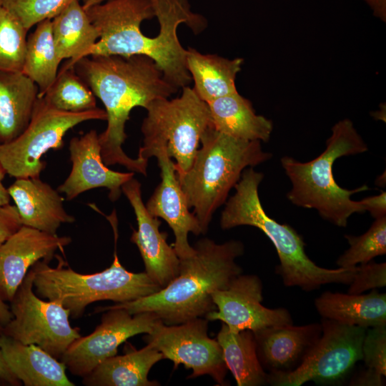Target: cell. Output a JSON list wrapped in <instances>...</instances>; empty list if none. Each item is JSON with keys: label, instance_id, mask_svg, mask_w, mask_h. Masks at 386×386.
Masks as SVG:
<instances>
[{"label": "cell", "instance_id": "21", "mask_svg": "<svg viewBox=\"0 0 386 386\" xmlns=\"http://www.w3.org/2000/svg\"><path fill=\"white\" fill-rule=\"evenodd\" d=\"M0 348L12 373L25 386H74L60 360L35 345H25L1 332Z\"/></svg>", "mask_w": 386, "mask_h": 386}, {"label": "cell", "instance_id": "41", "mask_svg": "<svg viewBox=\"0 0 386 386\" xmlns=\"http://www.w3.org/2000/svg\"><path fill=\"white\" fill-rule=\"evenodd\" d=\"M5 174L6 172L0 164V207L9 204L11 199L8 188H6L2 182Z\"/></svg>", "mask_w": 386, "mask_h": 386}, {"label": "cell", "instance_id": "30", "mask_svg": "<svg viewBox=\"0 0 386 386\" xmlns=\"http://www.w3.org/2000/svg\"><path fill=\"white\" fill-rule=\"evenodd\" d=\"M51 107L69 112L96 108L95 95L74 67L62 68L50 88L42 95Z\"/></svg>", "mask_w": 386, "mask_h": 386}, {"label": "cell", "instance_id": "27", "mask_svg": "<svg viewBox=\"0 0 386 386\" xmlns=\"http://www.w3.org/2000/svg\"><path fill=\"white\" fill-rule=\"evenodd\" d=\"M52 35L56 55L61 61L69 59L62 67L69 69L99 39V33L91 22L79 0L72 1L51 19Z\"/></svg>", "mask_w": 386, "mask_h": 386}, {"label": "cell", "instance_id": "19", "mask_svg": "<svg viewBox=\"0 0 386 386\" xmlns=\"http://www.w3.org/2000/svg\"><path fill=\"white\" fill-rule=\"evenodd\" d=\"M321 335L320 323L272 326L254 332L259 362L269 372L293 370L302 362Z\"/></svg>", "mask_w": 386, "mask_h": 386}, {"label": "cell", "instance_id": "2", "mask_svg": "<svg viewBox=\"0 0 386 386\" xmlns=\"http://www.w3.org/2000/svg\"><path fill=\"white\" fill-rule=\"evenodd\" d=\"M72 67L105 107L107 126L99 134L104 164H119L146 176L148 160L131 158L122 149L127 137L126 123L134 108L146 109L156 99L169 98L178 89L166 80L154 61L144 55L89 56Z\"/></svg>", "mask_w": 386, "mask_h": 386}, {"label": "cell", "instance_id": "34", "mask_svg": "<svg viewBox=\"0 0 386 386\" xmlns=\"http://www.w3.org/2000/svg\"><path fill=\"white\" fill-rule=\"evenodd\" d=\"M362 355L365 367L386 376V326L366 330L362 345Z\"/></svg>", "mask_w": 386, "mask_h": 386}, {"label": "cell", "instance_id": "28", "mask_svg": "<svg viewBox=\"0 0 386 386\" xmlns=\"http://www.w3.org/2000/svg\"><path fill=\"white\" fill-rule=\"evenodd\" d=\"M227 368L238 386H261L268 384L258 359L254 332L249 330L232 332L224 323L217 335Z\"/></svg>", "mask_w": 386, "mask_h": 386}, {"label": "cell", "instance_id": "18", "mask_svg": "<svg viewBox=\"0 0 386 386\" xmlns=\"http://www.w3.org/2000/svg\"><path fill=\"white\" fill-rule=\"evenodd\" d=\"M71 172L57 190L64 193L67 200H72L81 193L104 187L109 191L112 201L117 200L122 185L134 177V172H119L107 167L101 155L99 134L94 129L69 142Z\"/></svg>", "mask_w": 386, "mask_h": 386}, {"label": "cell", "instance_id": "10", "mask_svg": "<svg viewBox=\"0 0 386 386\" xmlns=\"http://www.w3.org/2000/svg\"><path fill=\"white\" fill-rule=\"evenodd\" d=\"M31 268L10 302L11 319L1 332L25 345H35L60 360L69 345L81 337L69 323V310L57 301H44L33 291Z\"/></svg>", "mask_w": 386, "mask_h": 386}, {"label": "cell", "instance_id": "24", "mask_svg": "<svg viewBox=\"0 0 386 386\" xmlns=\"http://www.w3.org/2000/svg\"><path fill=\"white\" fill-rule=\"evenodd\" d=\"M207 104L212 126L218 132L243 140L269 141L273 129L272 122L257 114L252 103L237 91Z\"/></svg>", "mask_w": 386, "mask_h": 386}, {"label": "cell", "instance_id": "8", "mask_svg": "<svg viewBox=\"0 0 386 386\" xmlns=\"http://www.w3.org/2000/svg\"><path fill=\"white\" fill-rule=\"evenodd\" d=\"M145 109L141 127L144 142L138 157L147 159L149 151L165 146L167 154L176 160L177 176H182L191 167L202 134L212 125L208 104L187 86L180 96L156 99Z\"/></svg>", "mask_w": 386, "mask_h": 386}, {"label": "cell", "instance_id": "39", "mask_svg": "<svg viewBox=\"0 0 386 386\" xmlns=\"http://www.w3.org/2000/svg\"><path fill=\"white\" fill-rule=\"evenodd\" d=\"M2 327V325L0 323V330ZM0 380L13 386H19L21 385L20 380H19L16 376L12 373L8 367L2 352L0 348Z\"/></svg>", "mask_w": 386, "mask_h": 386}, {"label": "cell", "instance_id": "35", "mask_svg": "<svg viewBox=\"0 0 386 386\" xmlns=\"http://www.w3.org/2000/svg\"><path fill=\"white\" fill-rule=\"evenodd\" d=\"M348 294H362L365 291L386 286V263L370 261L356 266V271L348 284Z\"/></svg>", "mask_w": 386, "mask_h": 386}, {"label": "cell", "instance_id": "17", "mask_svg": "<svg viewBox=\"0 0 386 386\" xmlns=\"http://www.w3.org/2000/svg\"><path fill=\"white\" fill-rule=\"evenodd\" d=\"M71 238L22 225L0 245V300L9 302L29 269L38 261L49 263Z\"/></svg>", "mask_w": 386, "mask_h": 386}, {"label": "cell", "instance_id": "20", "mask_svg": "<svg viewBox=\"0 0 386 386\" xmlns=\"http://www.w3.org/2000/svg\"><path fill=\"white\" fill-rule=\"evenodd\" d=\"M8 192L24 226L56 234L62 224L75 221L64 209L59 191L39 177L18 178Z\"/></svg>", "mask_w": 386, "mask_h": 386}, {"label": "cell", "instance_id": "26", "mask_svg": "<svg viewBox=\"0 0 386 386\" xmlns=\"http://www.w3.org/2000/svg\"><path fill=\"white\" fill-rule=\"evenodd\" d=\"M243 59H226L204 54L193 48L187 49L186 66L193 80L197 95L207 104L237 92L235 79Z\"/></svg>", "mask_w": 386, "mask_h": 386}, {"label": "cell", "instance_id": "5", "mask_svg": "<svg viewBox=\"0 0 386 386\" xmlns=\"http://www.w3.org/2000/svg\"><path fill=\"white\" fill-rule=\"evenodd\" d=\"M367 149L353 123L348 119L339 121L332 128L325 149L316 158L307 162L287 156L281 158L282 167L292 184L287 199L297 207L315 209L324 219L345 227L352 214L365 212L360 201L352 200L351 196L369 187L365 184L349 190L340 187L334 178L333 164L341 157L362 154Z\"/></svg>", "mask_w": 386, "mask_h": 386}, {"label": "cell", "instance_id": "31", "mask_svg": "<svg viewBox=\"0 0 386 386\" xmlns=\"http://www.w3.org/2000/svg\"><path fill=\"white\" fill-rule=\"evenodd\" d=\"M350 247L336 261L339 267L350 268L369 262L386 254V216L375 219L360 236L345 235Z\"/></svg>", "mask_w": 386, "mask_h": 386}, {"label": "cell", "instance_id": "36", "mask_svg": "<svg viewBox=\"0 0 386 386\" xmlns=\"http://www.w3.org/2000/svg\"><path fill=\"white\" fill-rule=\"evenodd\" d=\"M22 226L15 205L0 207V245Z\"/></svg>", "mask_w": 386, "mask_h": 386}, {"label": "cell", "instance_id": "42", "mask_svg": "<svg viewBox=\"0 0 386 386\" xmlns=\"http://www.w3.org/2000/svg\"><path fill=\"white\" fill-rule=\"evenodd\" d=\"M12 317L10 309L4 303V301L0 300V323L2 325L6 324Z\"/></svg>", "mask_w": 386, "mask_h": 386}, {"label": "cell", "instance_id": "4", "mask_svg": "<svg viewBox=\"0 0 386 386\" xmlns=\"http://www.w3.org/2000/svg\"><path fill=\"white\" fill-rule=\"evenodd\" d=\"M263 178L264 174L253 167L243 171L234 186L235 193L226 201L221 213V228L247 225L260 229L275 247L279 259L275 272L285 287L311 292L330 283L349 284L356 266L328 269L317 265L307 255L302 236L290 225L280 224L266 214L258 193Z\"/></svg>", "mask_w": 386, "mask_h": 386}, {"label": "cell", "instance_id": "37", "mask_svg": "<svg viewBox=\"0 0 386 386\" xmlns=\"http://www.w3.org/2000/svg\"><path fill=\"white\" fill-rule=\"evenodd\" d=\"M384 376L373 370L366 367L357 372L350 380L351 386H383L385 384Z\"/></svg>", "mask_w": 386, "mask_h": 386}, {"label": "cell", "instance_id": "29", "mask_svg": "<svg viewBox=\"0 0 386 386\" xmlns=\"http://www.w3.org/2000/svg\"><path fill=\"white\" fill-rule=\"evenodd\" d=\"M61 63L52 35L51 19L38 24L27 38L22 72L38 86L42 96L52 85Z\"/></svg>", "mask_w": 386, "mask_h": 386}, {"label": "cell", "instance_id": "9", "mask_svg": "<svg viewBox=\"0 0 386 386\" xmlns=\"http://www.w3.org/2000/svg\"><path fill=\"white\" fill-rule=\"evenodd\" d=\"M106 119L104 109L63 112L39 96L26 129L12 141L0 144V164L16 179L37 177L45 167L41 159L43 155L49 149L61 148L69 129L86 121Z\"/></svg>", "mask_w": 386, "mask_h": 386}, {"label": "cell", "instance_id": "3", "mask_svg": "<svg viewBox=\"0 0 386 386\" xmlns=\"http://www.w3.org/2000/svg\"><path fill=\"white\" fill-rule=\"evenodd\" d=\"M191 257L179 259V274L166 287L137 300L114 303L130 314L150 312L168 325L204 317L216 307L212 294L226 288L242 273L236 259L244 251V244L232 239L222 244L209 238L198 240Z\"/></svg>", "mask_w": 386, "mask_h": 386}, {"label": "cell", "instance_id": "11", "mask_svg": "<svg viewBox=\"0 0 386 386\" xmlns=\"http://www.w3.org/2000/svg\"><path fill=\"white\" fill-rule=\"evenodd\" d=\"M322 335L302 362L288 372L268 373L272 386H300L313 381L320 385L342 382L362 360L365 328L322 318Z\"/></svg>", "mask_w": 386, "mask_h": 386}, {"label": "cell", "instance_id": "32", "mask_svg": "<svg viewBox=\"0 0 386 386\" xmlns=\"http://www.w3.org/2000/svg\"><path fill=\"white\" fill-rule=\"evenodd\" d=\"M27 31L10 11L0 6V71L22 72Z\"/></svg>", "mask_w": 386, "mask_h": 386}, {"label": "cell", "instance_id": "40", "mask_svg": "<svg viewBox=\"0 0 386 386\" xmlns=\"http://www.w3.org/2000/svg\"><path fill=\"white\" fill-rule=\"evenodd\" d=\"M370 7L375 16L386 21V0H363Z\"/></svg>", "mask_w": 386, "mask_h": 386}, {"label": "cell", "instance_id": "6", "mask_svg": "<svg viewBox=\"0 0 386 386\" xmlns=\"http://www.w3.org/2000/svg\"><path fill=\"white\" fill-rule=\"evenodd\" d=\"M189 169L177 177L189 208H193L205 234L215 211L227 201L243 171L269 160L259 141L224 134L210 126L202 134Z\"/></svg>", "mask_w": 386, "mask_h": 386}, {"label": "cell", "instance_id": "44", "mask_svg": "<svg viewBox=\"0 0 386 386\" xmlns=\"http://www.w3.org/2000/svg\"><path fill=\"white\" fill-rule=\"evenodd\" d=\"M2 0H0V6H1Z\"/></svg>", "mask_w": 386, "mask_h": 386}, {"label": "cell", "instance_id": "33", "mask_svg": "<svg viewBox=\"0 0 386 386\" xmlns=\"http://www.w3.org/2000/svg\"><path fill=\"white\" fill-rule=\"evenodd\" d=\"M74 0H2L10 11L29 31L32 26L52 19Z\"/></svg>", "mask_w": 386, "mask_h": 386}, {"label": "cell", "instance_id": "14", "mask_svg": "<svg viewBox=\"0 0 386 386\" xmlns=\"http://www.w3.org/2000/svg\"><path fill=\"white\" fill-rule=\"evenodd\" d=\"M262 283L255 274H240L229 285L212 294L216 310L204 318L220 320L232 332H253L272 326L293 324L290 312L282 307L268 308L262 304Z\"/></svg>", "mask_w": 386, "mask_h": 386}, {"label": "cell", "instance_id": "38", "mask_svg": "<svg viewBox=\"0 0 386 386\" xmlns=\"http://www.w3.org/2000/svg\"><path fill=\"white\" fill-rule=\"evenodd\" d=\"M365 211L370 212L375 218H380L386 216V192H382L378 195L365 197L360 200Z\"/></svg>", "mask_w": 386, "mask_h": 386}, {"label": "cell", "instance_id": "16", "mask_svg": "<svg viewBox=\"0 0 386 386\" xmlns=\"http://www.w3.org/2000/svg\"><path fill=\"white\" fill-rule=\"evenodd\" d=\"M122 192L132 207L137 221L138 229L133 230L130 240L139 249L145 272L162 289L179 274L180 259L167 242V233L160 232L161 221L147 211L140 182L133 177L122 185Z\"/></svg>", "mask_w": 386, "mask_h": 386}, {"label": "cell", "instance_id": "13", "mask_svg": "<svg viewBox=\"0 0 386 386\" xmlns=\"http://www.w3.org/2000/svg\"><path fill=\"white\" fill-rule=\"evenodd\" d=\"M101 323L89 335L75 340L60 359L74 375L84 377L100 362L117 354L119 346L138 334L151 332L160 319L154 313L130 314L124 308L97 307Z\"/></svg>", "mask_w": 386, "mask_h": 386}, {"label": "cell", "instance_id": "43", "mask_svg": "<svg viewBox=\"0 0 386 386\" xmlns=\"http://www.w3.org/2000/svg\"><path fill=\"white\" fill-rule=\"evenodd\" d=\"M107 0H83L82 6L84 9H86L96 4H101Z\"/></svg>", "mask_w": 386, "mask_h": 386}, {"label": "cell", "instance_id": "1", "mask_svg": "<svg viewBox=\"0 0 386 386\" xmlns=\"http://www.w3.org/2000/svg\"><path fill=\"white\" fill-rule=\"evenodd\" d=\"M85 10L99 37L84 57L147 56L174 87L189 86L187 49L177 31L182 23L195 29L200 17L187 0H107Z\"/></svg>", "mask_w": 386, "mask_h": 386}, {"label": "cell", "instance_id": "15", "mask_svg": "<svg viewBox=\"0 0 386 386\" xmlns=\"http://www.w3.org/2000/svg\"><path fill=\"white\" fill-rule=\"evenodd\" d=\"M156 157L161 169L162 181L154 189L147 204L149 213L162 218L174 234L173 248L179 259L191 257L194 248L188 241L189 232L202 234L199 222L189 212L186 197L177 177L174 163L167 154L165 146L156 147L148 152L147 159Z\"/></svg>", "mask_w": 386, "mask_h": 386}, {"label": "cell", "instance_id": "22", "mask_svg": "<svg viewBox=\"0 0 386 386\" xmlns=\"http://www.w3.org/2000/svg\"><path fill=\"white\" fill-rule=\"evenodd\" d=\"M322 318L365 329L386 326V294L373 289L367 294L326 291L315 300Z\"/></svg>", "mask_w": 386, "mask_h": 386}, {"label": "cell", "instance_id": "12", "mask_svg": "<svg viewBox=\"0 0 386 386\" xmlns=\"http://www.w3.org/2000/svg\"><path fill=\"white\" fill-rule=\"evenodd\" d=\"M208 320L204 317L168 325L159 320L144 340L169 359L176 369L180 364L192 369L188 378L209 375L218 385H229L226 380L227 368L222 349L207 335Z\"/></svg>", "mask_w": 386, "mask_h": 386}, {"label": "cell", "instance_id": "7", "mask_svg": "<svg viewBox=\"0 0 386 386\" xmlns=\"http://www.w3.org/2000/svg\"><path fill=\"white\" fill-rule=\"evenodd\" d=\"M51 267L39 260L31 268L34 272L35 294L41 299L57 301L69 310L70 317L83 315L86 307L96 301L111 300L123 303L159 291L162 287L144 272L127 271L120 263L115 251L111 266L94 274H80L70 268Z\"/></svg>", "mask_w": 386, "mask_h": 386}, {"label": "cell", "instance_id": "23", "mask_svg": "<svg viewBox=\"0 0 386 386\" xmlns=\"http://www.w3.org/2000/svg\"><path fill=\"white\" fill-rule=\"evenodd\" d=\"M39 94L37 85L23 72L0 71V144L26 129Z\"/></svg>", "mask_w": 386, "mask_h": 386}, {"label": "cell", "instance_id": "25", "mask_svg": "<svg viewBox=\"0 0 386 386\" xmlns=\"http://www.w3.org/2000/svg\"><path fill=\"white\" fill-rule=\"evenodd\" d=\"M164 359L163 355L147 345L122 355H114L100 362L83 377L86 386H158L148 379L151 368Z\"/></svg>", "mask_w": 386, "mask_h": 386}]
</instances>
